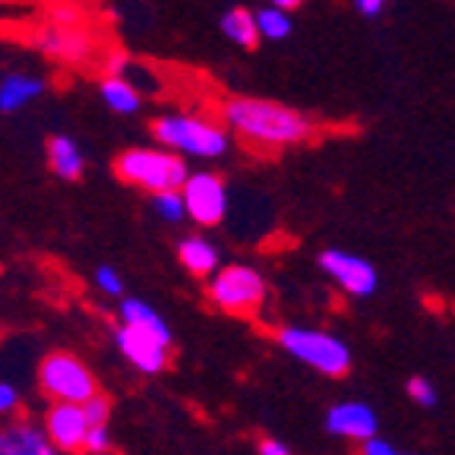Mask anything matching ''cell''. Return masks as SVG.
Listing matches in <instances>:
<instances>
[{
	"instance_id": "cell-1",
	"label": "cell",
	"mask_w": 455,
	"mask_h": 455,
	"mask_svg": "<svg viewBox=\"0 0 455 455\" xmlns=\"http://www.w3.org/2000/svg\"><path fill=\"white\" fill-rule=\"evenodd\" d=\"M221 114L237 136L256 142V146H266V149L298 146V142H307L316 133L307 114L269 99H228Z\"/></svg>"
},
{
	"instance_id": "cell-2",
	"label": "cell",
	"mask_w": 455,
	"mask_h": 455,
	"mask_svg": "<svg viewBox=\"0 0 455 455\" xmlns=\"http://www.w3.org/2000/svg\"><path fill=\"white\" fill-rule=\"evenodd\" d=\"M114 171L121 180L149 193L180 190L190 178L180 152L168 149V146H136V149L121 152L114 162Z\"/></svg>"
},
{
	"instance_id": "cell-3",
	"label": "cell",
	"mask_w": 455,
	"mask_h": 455,
	"mask_svg": "<svg viewBox=\"0 0 455 455\" xmlns=\"http://www.w3.org/2000/svg\"><path fill=\"white\" fill-rule=\"evenodd\" d=\"M152 136L162 146L190 158H221L231 146V136L225 127L206 121V117H190V114H164L152 121Z\"/></svg>"
},
{
	"instance_id": "cell-4",
	"label": "cell",
	"mask_w": 455,
	"mask_h": 455,
	"mask_svg": "<svg viewBox=\"0 0 455 455\" xmlns=\"http://www.w3.org/2000/svg\"><path fill=\"white\" fill-rule=\"evenodd\" d=\"M278 345H282L294 361L307 363L316 373H326V377H345L351 370V351L348 345L332 332H323V329H300L288 326L278 332Z\"/></svg>"
},
{
	"instance_id": "cell-5",
	"label": "cell",
	"mask_w": 455,
	"mask_h": 455,
	"mask_svg": "<svg viewBox=\"0 0 455 455\" xmlns=\"http://www.w3.org/2000/svg\"><path fill=\"white\" fill-rule=\"evenodd\" d=\"M209 294H212V300L225 313L250 316L266 300V282L250 266H225V269H215Z\"/></svg>"
},
{
	"instance_id": "cell-6",
	"label": "cell",
	"mask_w": 455,
	"mask_h": 455,
	"mask_svg": "<svg viewBox=\"0 0 455 455\" xmlns=\"http://www.w3.org/2000/svg\"><path fill=\"white\" fill-rule=\"evenodd\" d=\"M38 379H42V389L57 402H79L83 405L85 398L95 395L92 373L73 355H51L38 370Z\"/></svg>"
},
{
	"instance_id": "cell-7",
	"label": "cell",
	"mask_w": 455,
	"mask_h": 455,
	"mask_svg": "<svg viewBox=\"0 0 455 455\" xmlns=\"http://www.w3.org/2000/svg\"><path fill=\"white\" fill-rule=\"evenodd\" d=\"M180 193H184V203H187V219H193L196 225L212 228L225 219L228 190L219 174H212V171H196V174L187 178Z\"/></svg>"
},
{
	"instance_id": "cell-8",
	"label": "cell",
	"mask_w": 455,
	"mask_h": 455,
	"mask_svg": "<svg viewBox=\"0 0 455 455\" xmlns=\"http://www.w3.org/2000/svg\"><path fill=\"white\" fill-rule=\"evenodd\" d=\"M320 269L329 278H335V284H339L341 291H348L351 298L377 294V269L363 256L348 253V250H323Z\"/></svg>"
},
{
	"instance_id": "cell-9",
	"label": "cell",
	"mask_w": 455,
	"mask_h": 455,
	"mask_svg": "<svg viewBox=\"0 0 455 455\" xmlns=\"http://www.w3.org/2000/svg\"><path fill=\"white\" fill-rule=\"evenodd\" d=\"M117 348L127 355V361L133 363L136 370H142V373H158V370H164V363H168L171 341L158 339L149 329L124 323V326L117 329Z\"/></svg>"
},
{
	"instance_id": "cell-10",
	"label": "cell",
	"mask_w": 455,
	"mask_h": 455,
	"mask_svg": "<svg viewBox=\"0 0 455 455\" xmlns=\"http://www.w3.org/2000/svg\"><path fill=\"white\" fill-rule=\"evenodd\" d=\"M89 418H85V408L79 402H57L48 411V424H44V434L54 443L57 449L64 452H83L85 436H89Z\"/></svg>"
},
{
	"instance_id": "cell-11",
	"label": "cell",
	"mask_w": 455,
	"mask_h": 455,
	"mask_svg": "<svg viewBox=\"0 0 455 455\" xmlns=\"http://www.w3.org/2000/svg\"><path fill=\"white\" fill-rule=\"evenodd\" d=\"M377 411L367 402H339L326 414V430L332 436H341V440L363 443L370 436H377Z\"/></svg>"
},
{
	"instance_id": "cell-12",
	"label": "cell",
	"mask_w": 455,
	"mask_h": 455,
	"mask_svg": "<svg viewBox=\"0 0 455 455\" xmlns=\"http://www.w3.org/2000/svg\"><path fill=\"white\" fill-rule=\"evenodd\" d=\"M36 44L44 51V54L57 57V60H83L85 51H89V42H85L83 32L70 26V22H51L38 32Z\"/></svg>"
},
{
	"instance_id": "cell-13",
	"label": "cell",
	"mask_w": 455,
	"mask_h": 455,
	"mask_svg": "<svg viewBox=\"0 0 455 455\" xmlns=\"http://www.w3.org/2000/svg\"><path fill=\"white\" fill-rule=\"evenodd\" d=\"M44 79L32 76V73H10V76L0 79V111H20V108L32 105L38 95L44 92Z\"/></svg>"
},
{
	"instance_id": "cell-14",
	"label": "cell",
	"mask_w": 455,
	"mask_h": 455,
	"mask_svg": "<svg viewBox=\"0 0 455 455\" xmlns=\"http://www.w3.org/2000/svg\"><path fill=\"white\" fill-rule=\"evenodd\" d=\"M48 164L57 178L64 180H79L85 171V156L79 149V142L70 140V136H51L48 140Z\"/></svg>"
},
{
	"instance_id": "cell-15",
	"label": "cell",
	"mask_w": 455,
	"mask_h": 455,
	"mask_svg": "<svg viewBox=\"0 0 455 455\" xmlns=\"http://www.w3.org/2000/svg\"><path fill=\"white\" fill-rule=\"evenodd\" d=\"M101 101L111 108L114 114H136L142 108V92L130 76H105L99 85Z\"/></svg>"
},
{
	"instance_id": "cell-16",
	"label": "cell",
	"mask_w": 455,
	"mask_h": 455,
	"mask_svg": "<svg viewBox=\"0 0 455 455\" xmlns=\"http://www.w3.org/2000/svg\"><path fill=\"white\" fill-rule=\"evenodd\" d=\"M221 32H225L228 42H235L237 48H243V51H253L256 44L263 42V36H259V22H256V13H250L247 7L228 10V13L221 16Z\"/></svg>"
},
{
	"instance_id": "cell-17",
	"label": "cell",
	"mask_w": 455,
	"mask_h": 455,
	"mask_svg": "<svg viewBox=\"0 0 455 455\" xmlns=\"http://www.w3.org/2000/svg\"><path fill=\"white\" fill-rule=\"evenodd\" d=\"M178 256L180 263H184L187 272L193 275H212L219 269V247L206 237H187V241L178 243Z\"/></svg>"
},
{
	"instance_id": "cell-18",
	"label": "cell",
	"mask_w": 455,
	"mask_h": 455,
	"mask_svg": "<svg viewBox=\"0 0 455 455\" xmlns=\"http://www.w3.org/2000/svg\"><path fill=\"white\" fill-rule=\"evenodd\" d=\"M7 455H57V446L36 427H13L7 430Z\"/></svg>"
},
{
	"instance_id": "cell-19",
	"label": "cell",
	"mask_w": 455,
	"mask_h": 455,
	"mask_svg": "<svg viewBox=\"0 0 455 455\" xmlns=\"http://www.w3.org/2000/svg\"><path fill=\"white\" fill-rule=\"evenodd\" d=\"M121 320L124 323H130V326H140V329H149V332H156L158 339H164V341H171V329H168V323L158 316L156 310H152L149 304H142V300H136V298H127L121 304Z\"/></svg>"
},
{
	"instance_id": "cell-20",
	"label": "cell",
	"mask_w": 455,
	"mask_h": 455,
	"mask_svg": "<svg viewBox=\"0 0 455 455\" xmlns=\"http://www.w3.org/2000/svg\"><path fill=\"white\" fill-rule=\"evenodd\" d=\"M256 22H259V36L269 38V42H284V38L291 36V10H282L275 4L259 10Z\"/></svg>"
},
{
	"instance_id": "cell-21",
	"label": "cell",
	"mask_w": 455,
	"mask_h": 455,
	"mask_svg": "<svg viewBox=\"0 0 455 455\" xmlns=\"http://www.w3.org/2000/svg\"><path fill=\"white\" fill-rule=\"evenodd\" d=\"M152 209H156L158 219H164L168 225H178V221L187 219V203L180 190H162L152 193Z\"/></svg>"
},
{
	"instance_id": "cell-22",
	"label": "cell",
	"mask_w": 455,
	"mask_h": 455,
	"mask_svg": "<svg viewBox=\"0 0 455 455\" xmlns=\"http://www.w3.org/2000/svg\"><path fill=\"white\" fill-rule=\"evenodd\" d=\"M408 398H411L414 405H420V408H434L436 402H440V395H436V386L430 383V379H424V377L408 379Z\"/></svg>"
},
{
	"instance_id": "cell-23",
	"label": "cell",
	"mask_w": 455,
	"mask_h": 455,
	"mask_svg": "<svg viewBox=\"0 0 455 455\" xmlns=\"http://www.w3.org/2000/svg\"><path fill=\"white\" fill-rule=\"evenodd\" d=\"M95 282H99L101 291L111 294V298H121L124 294V278L114 266H99V269H95Z\"/></svg>"
},
{
	"instance_id": "cell-24",
	"label": "cell",
	"mask_w": 455,
	"mask_h": 455,
	"mask_svg": "<svg viewBox=\"0 0 455 455\" xmlns=\"http://www.w3.org/2000/svg\"><path fill=\"white\" fill-rule=\"evenodd\" d=\"M108 449H111V434H108V424H95V427H89V436H85L83 452H89V455H101V452H108Z\"/></svg>"
},
{
	"instance_id": "cell-25",
	"label": "cell",
	"mask_w": 455,
	"mask_h": 455,
	"mask_svg": "<svg viewBox=\"0 0 455 455\" xmlns=\"http://www.w3.org/2000/svg\"><path fill=\"white\" fill-rule=\"evenodd\" d=\"M83 408H85V418H89V424H108V414H111V402H108L105 395H99L95 392L92 398H85L83 402Z\"/></svg>"
},
{
	"instance_id": "cell-26",
	"label": "cell",
	"mask_w": 455,
	"mask_h": 455,
	"mask_svg": "<svg viewBox=\"0 0 455 455\" xmlns=\"http://www.w3.org/2000/svg\"><path fill=\"white\" fill-rule=\"evenodd\" d=\"M16 405H20V392H16V386L0 379V414L13 411Z\"/></svg>"
},
{
	"instance_id": "cell-27",
	"label": "cell",
	"mask_w": 455,
	"mask_h": 455,
	"mask_svg": "<svg viewBox=\"0 0 455 455\" xmlns=\"http://www.w3.org/2000/svg\"><path fill=\"white\" fill-rule=\"evenodd\" d=\"M361 455H398V452L392 449V443L383 440V436H370V440H363Z\"/></svg>"
},
{
	"instance_id": "cell-28",
	"label": "cell",
	"mask_w": 455,
	"mask_h": 455,
	"mask_svg": "<svg viewBox=\"0 0 455 455\" xmlns=\"http://www.w3.org/2000/svg\"><path fill=\"white\" fill-rule=\"evenodd\" d=\"M355 10L363 16V20H377L386 10V0H355Z\"/></svg>"
},
{
	"instance_id": "cell-29",
	"label": "cell",
	"mask_w": 455,
	"mask_h": 455,
	"mask_svg": "<svg viewBox=\"0 0 455 455\" xmlns=\"http://www.w3.org/2000/svg\"><path fill=\"white\" fill-rule=\"evenodd\" d=\"M259 455H291V449L275 436H266V440H259Z\"/></svg>"
},
{
	"instance_id": "cell-30",
	"label": "cell",
	"mask_w": 455,
	"mask_h": 455,
	"mask_svg": "<svg viewBox=\"0 0 455 455\" xmlns=\"http://www.w3.org/2000/svg\"><path fill=\"white\" fill-rule=\"evenodd\" d=\"M272 4H275V7H282V10H298L304 0H272Z\"/></svg>"
},
{
	"instance_id": "cell-31",
	"label": "cell",
	"mask_w": 455,
	"mask_h": 455,
	"mask_svg": "<svg viewBox=\"0 0 455 455\" xmlns=\"http://www.w3.org/2000/svg\"><path fill=\"white\" fill-rule=\"evenodd\" d=\"M0 455H7V430L0 434Z\"/></svg>"
}]
</instances>
